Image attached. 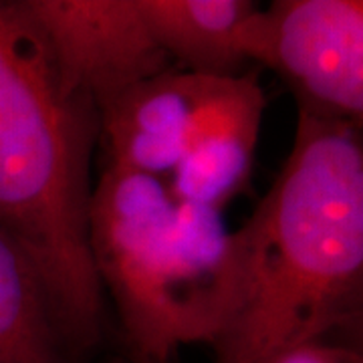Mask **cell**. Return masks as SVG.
Instances as JSON below:
<instances>
[{"label": "cell", "mask_w": 363, "mask_h": 363, "mask_svg": "<svg viewBox=\"0 0 363 363\" xmlns=\"http://www.w3.org/2000/svg\"><path fill=\"white\" fill-rule=\"evenodd\" d=\"M327 339H333L337 343L347 345L353 351H357L363 357V313L350 319L347 323H343L339 329H335L331 335H327Z\"/></svg>", "instance_id": "obj_11"}, {"label": "cell", "mask_w": 363, "mask_h": 363, "mask_svg": "<svg viewBox=\"0 0 363 363\" xmlns=\"http://www.w3.org/2000/svg\"><path fill=\"white\" fill-rule=\"evenodd\" d=\"M69 87L101 111L174 69L140 0H21Z\"/></svg>", "instance_id": "obj_5"}, {"label": "cell", "mask_w": 363, "mask_h": 363, "mask_svg": "<svg viewBox=\"0 0 363 363\" xmlns=\"http://www.w3.org/2000/svg\"><path fill=\"white\" fill-rule=\"evenodd\" d=\"M89 250L131 363H174L190 345H218L240 286V238L224 210L180 200L166 180L104 166Z\"/></svg>", "instance_id": "obj_3"}, {"label": "cell", "mask_w": 363, "mask_h": 363, "mask_svg": "<svg viewBox=\"0 0 363 363\" xmlns=\"http://www.w3.org/2000/svg\"><path fill=\"white\" fill-rule=\"evenodd\" d=\"M125 363H131V362H130V359H128V362H125Z\"/></svg>", "instance_id": "obj_12"}, {"label": "cell", "mask_w": 363, "mask_h": 363, "mask_svg": "<svg viewBox=\"0 0 363 363\" xmlns=\"http://www.w3.org/2000/svg\"><path fill=\"white\" fill-rule=\"evenodd\" d=\"M260 363H363V357L347 345L323 337L277 351Z\"/></svg>", "instance_id": "obj_10"}, {"label": "cell", "mask_w": 363, "mask_h": 363, "mask_svg": "<svg viewBox=\"0 0 363 363\" xmlns=\"http://www.w3.org/2000/svg\"><path fill=\"white\" fill-rule=\"evenodd\" d=\"M97 107L69 87L21 0H0V230L33 260L85 359L105 297L89 250Z\"/></svg>", "instance_id": "obj_2"}, {"label": "cell", "mask_w": 363, "mask_h": 363, "mask_svg": "<svg viewBox=\"0 0 363 363\" xmlns=\"http://www.w3.org/2000/svg\"><path fill=\"white\" fill-rule=\"evenodd\" d=\"M255 65L285 83L297 111L363 131V0L271 2Z\"/></svg>", "instance_id": "obj_4"}, {"label": "cell", "mask_w": 363, "mask_h": 363, "mask_svg": "<svg viewBox=\"0 0 363 363\" xmlns=\"http://www.w3.org/2000/svg\"><path fill=\"white\" fill-rule=\"evenodd\" d=\"M220 79L174 67L105 105L97 143L104 166L168 182Z\"/></svg>", "instance_id": "obj_6"}, {"label": "cell", "mask_w": 363, "mask_h": 363, "mask_svg": "<svg viewBox=\"0 0 363 363\" xmlns=\"http://www.w3.org/2000/svg\"><path fill=\"white\" fill-rule=\"evenodd\" d=\"M238 238V301L214 363H260L362 315L363 131L297 111L291 152Z\"/></svg>", "instance_id": "obj_1"}, {"label": "cell", "mask_w": 363, "mask_h": 363, "mask_svg": "<svg viewBox=\"0 0 363 363\" xmlns=\"http://www.w3.org/2000/svg\"><path fill=\"white\" fill-rule=\"evenodd\" d=\"M172 65L234 77L255 65L262 4L252 0H140Z\"/></svg>", "instance_id": "obj_8"}, {"label": "cell", "mask_w": 363, "mask_h": 363, "mask_svg": "<svg viewBox=\"0 0 363 363\" xmlns=\"http://www.w3.org/2000/svg\"><path fill=\"white\" fill-rule=\"evenodd\" d=\"M264 109L267 95L257 73L222 77L166 182L172 194L224 210L250 180Z\"/></svg>", "instance_id": "obj_7"}, {"label": "cell", "mask_w": 363, "mask_h": 363, "mask_svg": "<svg viewBox=\"0 0 363 363\" xmlns=\"http://www.w3.org/2000/svg\"><path fill=\"white\" fill-rule=\"evenodd\" d=\"M0 363H85L37 267L2 230Z\"/></svg>", "instance_id": "obj_9"}]
</instances>
